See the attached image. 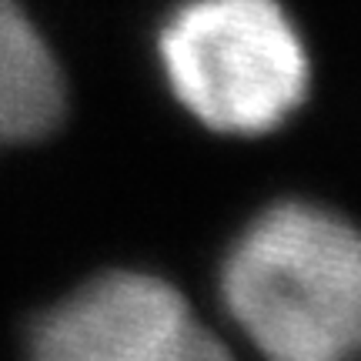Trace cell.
Listing matches in <instances>:
<instances>
[{
  "label": "cell",
  "mask_w": 361,
  "mask_h": 361,
  "mask_svg": "<svg viewBox=\"0 0 361 361\" xmlns=\"http://www.w3.org/2000/svg\"><path fill=\"white\" fill-rule=\"evenodd\" d=\"M234 324L278 361H338L361 331V247L351 224L314 204H274L224 261Z\"/></svg>",
  "instance_id": "6da1fadb"
},
{
  "label": "cell",
  "mask_w": 361,
  "mask_h": 361,
  "mask_svg": "<svg viewBox=\"0 0 361 361\" xmlns=\"http://www.w3.org/2000/svg\"><path fill=\"white\" fill-rule=\"evenodd\" d=\"M157 51L174 97L221 134L274 130L308 94V51L278 0H188Z\"/></svg>",
  "instance_id": "7a4b0ae2"
},
{
  "label": "cell",
  "mask_w": 361,
  "mask_h": 361,
  "mask_svg": "<svg viewBox=\"0 0 361 361\" xmlns=\"http://www.w3.org/2000/svg\"><path fill=\"white\" fill-rule=\"evenodd\" d=\"M47 361H194L218 358L188 301L161 278L117 271L84 284L34 328Z\"/></svg>",
  "instance_id": "3957f363"
},
{
  "label": "cell",
  "mask_w": 361,
  "mask_h": 361,
  "mask_svg": "<svg viewBox=\"0 0 361 361\" xmlns=\"http://www.w3.org/2000/svg\"><path fill=\"white\" fill-rule=\"evenodd\" d=\"M64 117V78L20 0H0V151L54 130Z\"/></svg>",
  "instance_id": "277c9868"
}]
</instances>
